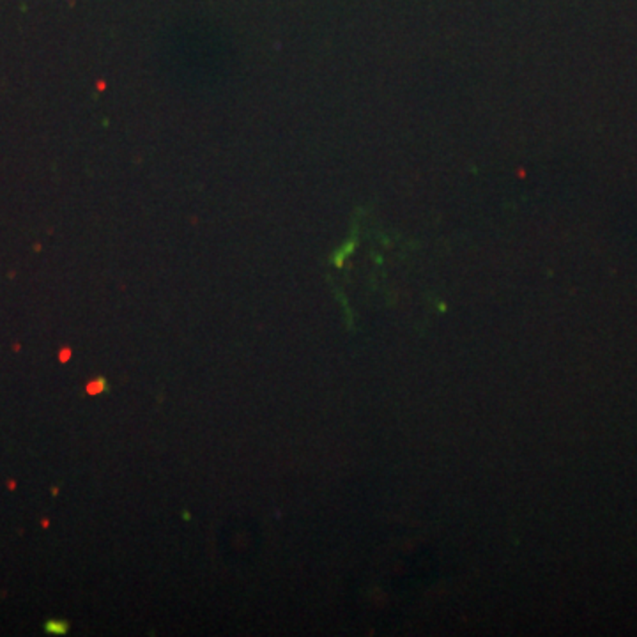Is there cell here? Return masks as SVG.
Masks as SVG:
<instances>
[{
	"label": "cell",
	"instance_id": "cell-1",
	"mask_svg": "<svg viewBox=\"0 0 637 637\" xmlns=\"http://www.w3.org/2000/svg\"><path fill=\"white\" fill-rule=\"evenodd\" d=\"M105 389V379H96V381L93 382V384H89L87 386V391L89 393H94V395H96V393H101Z\"/></svg>",
	"mask_w": 637,
	"mask_h": 637
}]
</instances>
